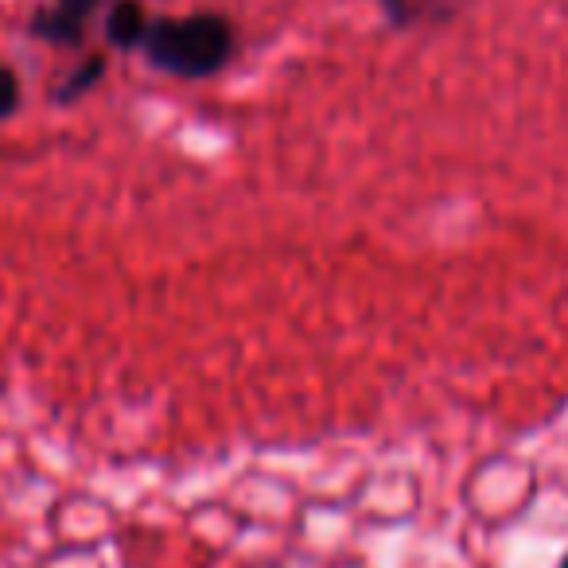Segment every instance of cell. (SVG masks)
I'll use <instances>...</instances> for the list:
<instances>
[{"instance_id":"cell-1","label":"cell","mask_w":568,"mask_h":568,"mask_svg":"<svg viewBox=\"0 0 568 568\" xmlns=\"http://www.w3.org/2000/svg\"><path fill=\"white\" fill-rule=\"evenodd\" d=\"M144 59L172 79L203 82L226 71L237 51L234 24L219 12H191V17H156L141 43Z\"/></svg>"},{"instance_id":"cell-2","label":"cell","mask_w":568,"mask_h":568,"mask_svg":"<svg viewBox=\"0 0 568 568\" xmlns=\"http://www.w3.org/2000/svg\"><path fill=\"white\" fill-rule=\"evenodd\" d=\"M98 0H51L32 17V36L55 43V48H79L87 40V24L94 17Z\"/></svg>"},{"instance_id":"cell-3","label":"cell","mask_w":568,"mask_h":568,"mask_svg":"<svg viewBox=\"0 0 568 568\" xmlns=\"http://www.w3.org/2000/svg\"><path fill=\"white\" fill-rule=\"evenodd\" d=\"M149 12L141 0H113L105 12V43L118 51H136L149 36Z\"/></svg>"},{"instance_id":"cell-4","label":"cell","mask_w":568,"mask_h":568,"mask_svg":"<svg viewBox=\"0 0 568 568\" xmlns=\"http://www.w3.org/2000/svg\"><path fill=\"white\" fill-rule=\"evenodd\" d=\"M102 71H105V59H102V55H90L87 63H82L79 71H74L71 79H67L63 87L55 90V102H59V105H71V102H79V98L87 94V90L94 87L98 79H102Z\"/></svg>"},{"instance_id":"cell-5","label":"cell","mask_w":568,"mask_h":568,"mask_svg":"<svg viewBox=\"0 0 568 568\" xmlns=\"http://www.w3.org/2000/svg\"><path fill=\"white\" fill-rule=\"evenodd\" d=\"M20 79L9 63H0V121H9L20 110Z\"/></svg>"},{"instance_id":"cell-6","label":"cell","mask_w":568,"mask_h":568,"mask_svg":"<svg viewBox=\"0 0 568 568\" xmlns=\"http://www.w3.org/2000/svg\"><path fill=\"white\" fill-rule=\"evenodd\" d=\"M382 9H386V17L394 20L397 28L409 24V20H417V9H413V0H378Z\"/></svg>"},{"instance_id":"cell-7","label":"cell","mask_w":568,"mask_h":568,"mask_svg":"<svg viewBox=\"0 0 568 568\" xmlns=\"http://www.w3.org/2000/svg\"><path fill=\"white\" fill-rule=\"evenodd\" d=\"M560 568H568V557H565V565H560Z\"/></svg>"}]
</instances>
